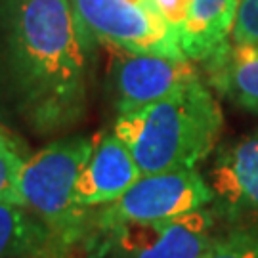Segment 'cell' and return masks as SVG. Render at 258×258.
<instances>
[{"label":"cell","instance_id":"4fadbf2b","mask_svg":"<svg viewBox=\"0 0 258 258\" xmlns=\"http://www.w3.org/2000/svg\"><path fill=\"white\" fill-rule=\"evenodd\" d=\"M203 258H258V226H243L216 237Z\"/></svg>","mask_w":258,"mask_h":258},{"label":"cell","instance_id":"6da1fadb","mask_svg":"<svg viewBox=\"0 0 258 258\" xmlns=\"http://www.w3.org/2000/svg\"><path fill=\"white\" fill-rule=\"evenodd\" d=\"M100 50L71 0H0V126L31 138L77 128Z\"/></svg>","mask_w":258,"mask_h":258},{"label":"cell","instance_id":"9c48e42d","mask_svg":"<svg viewBox=\"0 0 258 258\" xmlns=\"http://www.w3.org/2000/svg\"><path fill=\"white\" fill-rule=\"evenodd\" d=\"M207 182L214 195L212 203L226 214L258 212V134L224 146Z\"/></svg>","mask_w":258,"mask_h":258},{"label":"cell","instance_id":"ba28073f","mask_svg":"<svg viewBox=\"0 0 258 258\" xmlns=\"http://www.w3.org/2000/svg\"><path fill=\"white\" fill-rule=\"evenodd\" d=\"M138 165L124 142L113 132L96 136L92 155L86 161L75 187V205L79 209H98L117 201L138 180Z\"/></svg>","mask_w":258,"mask_h":258},{"label":"cell","instance_id":"9a60e30c","mask_svg":"<svg viewBox=\"0 0 258 258\" xmlns=\"http://www.w3.org/2000/svg\"><path fill=\"white\" fill-rule=\"evenodd\" d=\"M231 42L258 46V0H239Z\"/></svg>","mask_w":258,"mask_h":258},{"label":"cell","instance_id":"8fae6325","mask_svg":"<svg viewBox=\"0 0 258 258\" xmlns=\"http://www.w3.org/2000/svg\"><path fill=\"white\" fill-rule=\"evenodd\" d=\"M207 79L230 102L258 115V46L233 44L205 63Z\"/></svg>","mask_w":258,"mask_h":258},{"label":"cell","instance_id":"8992f818","mask_svg":"<svg viewBox=\"0 0 258 258\" xmlns=\"http://www.w3.org/2000/svg\"><path fill=\"white\" fill-rule=\"evenodd\" d=\"M100 44L109 54L107 83L117 115L159 102L201 77L189 59L142 54L103 42Z\"/></svg>","mask_w":258,"mask_h":258},{"label":"cell","instance_id":"5b68a950","mask_svg":"<svg viewBox=\"0 0 258 258\" xmlns=\"http://www.w3.org/2000/svg\"><path fill=\"white\" fill-rule=\"evenodd\" d=\"M212 201L211 185L195 168L142 174L117 201L92 209L90 231L126 222L168 220L205 209Z\"/></svg>","mask_w":258,"mask_h":258},{"label":"cell","instance_id":"52a82bcc","mask_svg":"<svg viewBox=\"0 0 258 258\" xmlns=\"http://www.w3.org/2000/svg\"><path fill=\"white\" fill-rule=\"evenodd\" d=\"M71 4L98 42L142 54L187 59L170 29L132 0H71Z\"/></svg>","mask_w":258,"mask_h":258},{"label":"cell","instance_id":"277c9868","mask_svg":"<svg viewBox=\"0 0 258 258\" xmlns=\"http://www.w3.org/2000/svg\"><path fill=\"white\" fill-rule=\"evenodd\" d=\"M209 207L157 222H126L92 230L84 241L94 258H203L216 239Z\"/></svg>","mask_w":258,"mask_h":258},{"label":"cell","instance_id":"30bf717a","mask_svg":"<svg viewBox=\"0 0 258 258\" xmlns=\"http://www.w3.org/2000/svg\"><path fill=\"white\" fill-rule=\"evenodd\" d=\"M239 0H194L180 37V50L194 63H207L231 44Z\"/></svg>","mask_w":258,"mask_h":258},{"label":"cell","instance_id":"5bb4252c","mask_svg":"<svg viewBox=\"0 0 258 258\" xmlns=\"http://www.w3.org/2000/svg\"><path fill=\"white\" fill-rule=\"evenodd\" d=\"M25 159L14 144L0 146V203L23 207L19 197V174Z\"/></svg>","mask_w":258,"mask_h":258},{"label":"cell","instance_id":"3957f363","mask_svg":"<svg viewBox=\"0 0 258 258\" xmlns=\"http://www.w3.org/2000/svg\"><path fill=\"white\" fill-rule=\"evenodd\" d=\"M96 136L69 134L50 142L46 148L25 159L19 174V197L23 209L46 226L61 256L90 233L92 209L75 205V187L86 161L92 155Z\"/></svg>","mask_w":258,"mask_h":258},{"label":"cell","instance_id":"2e32d148","mask_svg":"<svg viewBox=\"0 0 258 258\" xmlns=\"http://www.w3.org/2000/svg\"><path fill=\"white\" fill-rule=\"evenodd\" d=\"M8 144H14V142H12V138H10L4 130L0 128V146H8Z\"/></svg>","mask_w":258,"mask_h":258},{"label":"cell","instance_id":"7c38bea8","mask_svg":"<svg viewBox=\"0 0 258 258\" xmlns=\"http://www.w3.org/2000/svg\"><path fill=\"white\" fill-rule=\"evenodd\" d=\"M0 258H63L46 226L23 207L0 203Z\"/></svg>","mask_w":258,"mask_h":258},{"label":"cell","instance_id":"7a4b0ae2","mask_svg":"<svg viewBox=\"0 0 258 258\" xmlns=\"http://www.w3.org/2000/svg\"><path fill=\"white\" fill-rule=\"evenodd\" d=\"M224 128L220 103L201 77L174 94L120 113L113 132L132 153L142 174L195 168L211 155Z\"/></svg>","mask_w":258,"mask_h":258}]
</instances>
